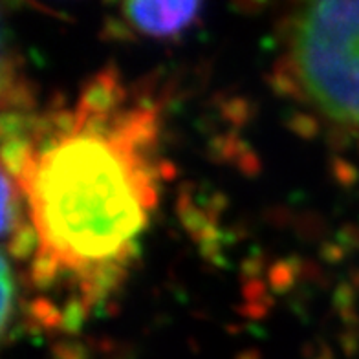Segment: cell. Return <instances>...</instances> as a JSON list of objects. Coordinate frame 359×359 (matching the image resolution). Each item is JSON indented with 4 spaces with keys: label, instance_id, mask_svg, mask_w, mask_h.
Listing matches in <instances>:
<instances>
[{
    "label": "cell",
    "instance_id": "7a4b0ae2",
    "mask_svg": "<svg viewBox=\"0 0 359 359\" xmlns=\"http://www.w3.org/2000/svg\"><path fill=\"white\" fill-rule=\"evenodd\" d=\"M284 67L304 103L359 133V0L297 6L284 26Z\"/></svg>",
    "mask_w": 359,
    "mask_h": 359
},
{
    "label": "cell",
    "instance_id": "3957f363",
    "mask_svg": "<svg viewBox=\"0 0 359 359\" xmlns=\"http://www.w3.org/2000/svg\"><path fill=\"white\" fill-rule=\"evenodd\" d=\"M198 2H128L123 6L125 19L134 29L156 39L176 37L196 20Z\"/></svg>",
    "mask_w": 359,
    "mask_h": 359
},
{
    "label": "cell",
    "instance_id": "6da1fadb",
    "mask_svg": "<svg viewBox=\"0 0 359 359\" xmlns=\"http://www.w3.org/2000/svg\"><path fill=\"white\" fill-rule=\"evenodd\" d=\"M158 121L109 76L20 149L15 185L34 236V277L85 303L133 260L158 202Z\"/></svg>",
    "mask_w": 359,
    "mask_h": 359
}]
</instances>
